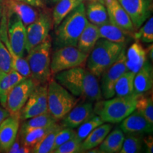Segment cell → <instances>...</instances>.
<instances>
[{"label": "cell", "mask_w": 153, "mask_h": 153, "mask_svg": "<svg viewBox=\"0 0 153 153\" xmlns=\"http://www.w3.org/2000/svg\"><path fill=\"white\" fill-rule=\"evenodd\" d=\"M143 143L145 144L146 152L152 153L153 152V137L150 134L148 136L143 137Z\"/></svg>", "instance_id": "cell-39"}, {"label": "cell", "mask_w": 153, "mask_h": 153, "mask_svg": "<svg viewBox=\"0 0 153 153\" xmlns=\"http://www.w3.org/2000/svg\"><path fill=\"white\" fill-rule=\"evenodd\" d=\"M7 74H8L9 81V84H10L11 89L15 87L16 85H18L19 83H20L21 82H22L24 79H26L25 76H23L22 74L19 73L18 71H16L14 68L11 69Z\"/></svg>", "instance_id": "cell-38"}, {"label": "cell", "mask_w": 153, "mask_h": 153, "mask_svg": "<svg viewBox=\"0 0 153 153\" xmlns=\"http://www.w3.org/2000/svg\"><path fill=\"white\" fill-rule=\"evenodd\" d=\"M127 70L125 48L120 53L117 60L100 76V88L103 98L108 99L114 97L115 85L120 76Z\"/></svg>", "instance_id": "cell-10"}, {"label": "cell", "mask_w": 153, "mask_h": 153, "mask_svg": "<svg viewBox=\"0 0 153 153\" xmlns=\"http://www.w3.org/2000/svg\"><path fill=\"white\" fill-rule=\"evenodd\" d=\"M147 51L139 41L135 40L126 53V66L128 71L136 73L147 61Z\"/></svg>", "instance_id": "cell-19"}, {"label": "cell", "mask_w": 153, "mask_h": 153, "mask_svg": "<svg viewBox=\"0 0 153 153\" xmlns=\"http://www.w3.org/2000/svg\"><path fill=\"white\" fill-rule=\"evenodd\" d=\"M134 94H142L152 90L153 70L151 63L147 60L134 76Z\"/></svg>", "instance_id": "cell-18"}, {"label": "cell", "mask_w": 153, "mask_h": 153, "mask_svg": "<svg viewBox=\"0 0 153 153\" xmlns=\"http://www.w3.org/2000/svg\"><path fill=\"white\" fill-rule=\"evenodd\" d=\"M137 94L135 110L142 114L149 123L153 125V101L152 91Z\"/></svg>", "instance_id": "cell-28"}, {"label": "cell", "mask_w": 153, "mask_h": 153, "mask_svg": "<svg viewBox=\"0 0 153 153\" xmlns=\"http://www.w3.org/2000/svg\"><path fill=\"white\" fill-rule=\"evenodd\" d=\"M105 6L109 22L128 33L133 34L136 31L131 19L118 0H106Z\"/></svg>", "instance_id": "cell-14"}, {"label": "cell", "mask_w": 153, "mask_h": 153, "mask_svg": "<svg viewBox=\"0 0 153 153\" xmlns=\"http://www.w3.org/2000/svg\"><path fill=\"white\" fill-rule=\"evenodd\" d=\"M57 122V120L48 111L45 114L38 115V116L23 120V123L21 126L20 130L46 128L54 125Z\"/></svg>", "instance_id": "cell-29"}, {"label": "cell", "mask_w": 153, "mask_h": 153, "mask_svg": "<svg viewBox=\"0 0 153 153\" xmlns=\"http://www.w3.org/2000/svg\"><path fill=\"white\" fill-rule=\"evenodd\" d=\"M2 3H3V0H0V5L2 4Z\"/></svg>", "instance_id": "cell-47"}, {"label": "cell", "mask_w": 153, "mask_h": 153, "mask_svg": "<svg viewBox=\"0 0 153 153\" xmlns=\"http://www.w3.org/2000/svg\"><path fill=\"white\" fill-rule=\"evenodd\" d=\"M12 68L10 54L4 44L0 40V72L8 73Z\"/></svg>", "instance_id": "cell-37"}, {"label": "cell", "mask_w": 153, "mask_h": 153, "mask_svg": "<svg viewBox=\"0 0 153 153\" xmlns=\"http://www.w3.org/2000/svg\"><path fill=\"white\" fill-rule=\"evenodd\" d=\"M60 0H43V3L45 4H48V5H53V4H55L57 1H59Z\"/></svg>", "instance_id": "cell-42"}, {"label": "cell", "mask_w": 153, "mask_h": 153, "mask_svg": "<svg viewBox=\"0 0 153 153\" xmlns=\"http://www.w3.org/2000/svg\"><path fill=\"white\" fill-rule=\"evenodd\" d=\"M88 55L74 46L55 48L53 53H51V75L53 76L57 72L63 70L84 65Z\"/></svg>", "instance_id": "cell-7"}, {"label": "cell", "mask_w": 153, "mask_h": 153, "mask_svg": "<svg viewBox=\"0 0 153 153\" xmlns=\"http://www.w3.org/2000/svg\"><path fill=\"white\" fill-rule=\"evenodd\" d=\"M135 74L133 72L127 70L120 76L114 87L115 95L117 97H127L133 94Z\"/></svg>", "instance_id": "cell-27"}, {"label": "cell", "mask_w": 153, "mask_h": 153, "mask_svg": "<svg viewBox=\"0 0 153 153\" xmlns=\"http://www.w3.org/2000/svg\"><path fill=\"white\" fill-rule=\"evenodd\" d=\"M94 114L92 101H85L76 104L61 119L60 126L62 128H76Z\"/></svg>", "instance_id": "cell-13"}, {"label": "cell", "mask_w": 153, "mask_h": 153, "mask_svg": "<svg viewBox=\"0 0 153 153\" xmlns=\"http://www.w3.org/2000/svg\"><path fill=\"white\" fill-rule=\"evenodd\" d=\"M143 135L140 133H127L124 138L120 153L140 152L143 145Z\"/></svg>", "instance_id": "cell-30"}, {"label": "cell", "mask_w": 153, "mask_h": 153, "mask_svg": "<svg viewBox=\"0 0 153 153\" xmlns=\"http://www.w3.org/2000/svg\"><path fill=\"white\" fill-rule=\"evenodd\" d=\"M133 38L144 43H152L153 42V18L149 17L146 22L134 33Z\"/></svg>", "instance_id": "cell-33"}, {"label": "cell", "mask_w": 153, "mask_h": 153, "mask_svg": "<svg viewBox=\"0 0 153 153\" xmlns=\"http://www.w3.org/2000/svg\"><path fill=\"white\" fill-rule=\"evenodd\" d=\"M119 128L124 133H152L153 126L142 114L135 110L122 120Z\"/></svg>", "instance_id": "cell-17"}, {"label": "cell", "mask_w": 153, "mask_h": 153, "mask_svg": "<svg viewBox=\"0 0 153 153\" xmlns=\"http://www.w3.org/2000/svg\"><path fill=\"white\" fill-rule=\"evenodd\" d=\"M2 4L6 10L16 14L26 27L35 22L39 16L40 11L37 7L16 0H3Z\"/></svg>", "instance_id": "cell-15"}, {"label": "cell", "mask_w": 153, "mask_h": 153, "mask_svg": "<svg viewBox=\"0 0 153 153\" xmlns=\"http://www.w3.org/2000/svg\"><path fill=\"white\" fill-rule=\"evenodd\" d=\"M53 78L76 98L92 102L103 99L99 77L84 67L57 72Z\"/></svg>", "instance_id": "cell-1"}, {"label": "cell", "mask_w": 153, "mask_h": 153, "mask_svg": "<svg viewBox=\"0 0 153 153\" xmlns=\"http://www.w3.org/2000/svg\"><path fill=\"white\" fill-rule=\"evenodd\" d=\"M2 9H3V4L0 5V22H1V14H2Z\"/></svg>", "instance_id": "cell-44"}, {"label": "cell", "mask_w": 153, "mask_h": 153, "mask_svg": "<svg viewBox=\"0 0 153 153\" xmlns=\"http://www.w3.org/2000/svg\"><path fill=\"white\" fill-rule=\"evenodd\" d=\"M99 1H100L101 3H102V4H104L105 5V1H106V0H98Z\"/></svg>", "instance_id": "cell-45"}, {"label": "cell", "mask_w": 153, "mask_h": 153, "mask_svg": "<svg viewBox=\"0 0 153 153\" xmlns=\"http://www.w3.org/2000/svg\"><path fill=\"white\" fill-rule=\"evenodd\" d=\"M82 0H60L55 4L52 14L53 26L55 28L68 15L82 2Z\"/></svg>", "instance_id": "cell-26"}, {"label": "cell", "mask_w": 153, "mask_h": 153, "mask_svg": "<svg viewBox=\"0 0 153 153\" xmlns=\"http://www.w3.org/2000/svg\"><path fill=\"white\" fill-rule=\"evenodd\" d=\"M99 38L100 36L98 26L88 22L78 39L76 47L82 52L89 55Z\"/></svg>", "instance_id": "cell-21"}, {"label": "cell", "mask_w": 153, "mask_h": 153, "mask_svg": "<svg viewBox=\"0 0 153 153\" xmlns=\"http://www.w3.org/2000/svg\"><path fill=\"white\" fill-rule=\"evenodd\" d=\"M147 51V55H149V57H150L151 60H152V45L151 44L150 47H148V48L146 50Z\"/></svg>", "instance_id": "cell-43"}, {"label": "cell", "mask_w": 153, "mask_h": 153, "mask_svg": "<svg viewBox=\"0 0 153 153\" xmlns=\"http://www.w3.org/2000/svg\"><path fill=\"white\" fill-rule=\"evenodd\" d=\"M10 116L8 111L5 108L0 106V124L1 123V122L5 119L6 118H7L8 116Z\"/></svg>", "instance_id": "cell-41"}, {"label": "cell", "mask_w": 153, "mask_h": 153, "mask_svg": "<svg viewBox=\"0 0 153 153\" xmlns=\"http://www.w3.org/2000/svg\"><path fill=\"white\" fill-rule=\"evenodd\" d=\"M85 13L88 22L97 26L109 22L106 6L99 1H88Z\"/></svg>", "instance_id": "cell-22"}, {"label": "cell", "mask_w": 153, "mask_h": 153, "mask_svg": "<svg viewBox=\"0 0 153 153\" xmlns=\"http://www.w3.org/2000/svg\"><path fill=\"white\" fill-rule=\"evenodd\" d=\"M76 136V131L74 128H62L58 133H57L56 137H55V143L53 145V151L58 148L60 145L65 143L67 141L70 140Z\"/></svg>", "instance_id": "cell-36"}, {"label": "cell", "mask_w": 153, "mask_h": 153, "mask_svg": "<svg viewBox=\"0 0 153 153\" xmlns=\"http://www.w3.org/2000/svg\"><path fill=\"white\" fill-rule=\"evenodd\" d=\"M137 94L117 97L106 100L96 101L94 112L103 122L111 124L118 123L135 110Z\"/></svg>", "instance_id": "cell-4"}, {"label": "cell", "mask_w": 153, "mask_h": 153, "mask_svg": "<svg viewBox=\"0 0 153 153\" xmlns=\"http://www.w3.org/2000/svg\"><path fill=\"white\" fill-rule=\"evenodd\" d=\"M111 123H102L94 130L86 138L82 141V148L83 152H86L96 147H98L102 143L105 137L111 131Z\"/></svg>", "instance_id": "cell-24"}, {"label": "cell", "mask_w": 153, "mask_h": 153, "mask_svg": "<svg viewBox=\"0 0 153 153\" xmlns=\"http://www.w3.org/2000/svg\"><path fill=\"white\" fill-rule=\"evenodd\" d=\"M126 46V44L99 38L88 55L87 68L97 77H100L101 74L117 60Z\"/></svg>", "instance_id": "cell-3"}, {"label": "cell", "mask_w": 153, "mask_h": 153, "mask_svg": "<svg viewBox=\"0 0 153 153\" xmlns=\"http://www.w3.org/2000/svg\"><path fill=\"white\" fill-rule=\"evenodd\" d=\"M102 123H104V122L101 118L98 115L94 114L78 127L77 131H76V137L82 142L89 135V133Z\"/></svg>", "instance_id": "cell-32"}, {"label": "cell", "mask_w": 153, "mask_h": 153, "mask_svg": "<svg viewBox=\"0 0 153 153\" xmlns=\"http://www.w3.org/2000/svg\"><path fill=\"white\" fill-rule=\"evenodd\" d=\"M60 124L48 133L39 142L36 143L31 149V152L33 153H50L52 152L53 145H54L55 137L58 131L62 128Z\"/></svg>", "instance_id": "cell-31"}, {"label": "cell", "mask_w": 153, "mask_h": 153, "mask_svg": "<svg viewBox=\"0 0 153 153\" xmlns=\"http://www.w3.org/2000/svg\"><path fill=\"white\" fill-rule=\"evenodd\" d=\"M82 142L76 136L73 138L63 143L58 148L55 149L53 152L54 153H76L82 152Z\"/></svg>", "instance_id": "cell-34"}, {"label": "cell", "mask_w": 153, "mask_h": 153, "mask_svg": "<svg viewBox=\"0 0 153 153\" xmlns=\"http://www.w3.org/2000/svg\"><path fill=\"white\" fill-rule=\"evenodd\" d=\"M52 45V38L49 35L45 41L27 53L26 60L29 67L30 77L36 85L48 83L52 77L51 72Z\"/></svg>", "instance_id": "cell-5"}, {"label": "cell", "mask_w": 153, "mask_h": 153, "mask_svg": "<svg viewBox=\"0 0 153 153\" xmlns=\"http://www.w3.org/2000/svg\"><path fill=\"white\" fill-rule=\"evenodd\" d=\"M58 125L59 123H56L54 125L46 128L20 130V133L19 134V138L23 145L33 148L36 143L39 142L48 133L55 129Z\"/></svg>", "instance_id": "cell-25"}, {"label": "cell", "mask_w": 153, "mask_h": 153, "mask_svg": "<svg viewBox=\"0 0 153 153\" xmlns=\"http://www.w3.org/2000/svg\"><path fill=\"white\" fill-rule=\"evenodd\" d=\"M88 22L83 1L61 22L55 30V48L76 46L78 39Z\"/></svg>", "instance_id": "cell-2"}, {"label": "cell", "mask_w": 153, "mask_h": 153, "mask_svg": "<svg viewBox=\"0 0 153 153\" xmlns=\"http://www.w3.org/2000/svg\"><path fill=\"white\" fill-rule=\"evenodd\" d=\"M98 28L100 38H104L114 43L126 44L130 38H133L134 37L133 34L128 33L110 22L101 25Z\"/></svg>", "instance_id": "cell-20"}, {"label": "cell", "mask_w": 153, "mask_h": 153, "mask_svg": "<svg viewBox=\"0 0 153 153\" xmlns=\"http://www.w3.org/2000/svg\"><path fill=\"white\" fill-rule=\"evenodd\" d=\"M48 112V83L36 85L20 112V120H25Z\"/></svg>", "instance_id": "cell-11"}, {"label": "cell", "mask_w": 153, "mask_h": 153, "mask_svg": "<svg viewBox=\"0 0 153 153\" xmlns=\"http://www.w3.org/2000/svg\"><path fill=\"white\" fill-rule=\"evenodd\" d=\"M125 134L120 128H116L110 131L99 146V150L103 153L120 152L123 145Z\"/></svg>", "instance_id": "cell-23"}, {"label": "cell", "mask_w": 153, "mask_h": 153, "mask_svg": "<svg viewBox=\"0 0 153 153\" xmlns=\"http://www.w3.org/2000/svg\"><path fill=\"white\" fill-rule=\"evenodd\" d=\"M36 85V83L31 78L27 77L11 88L6 104V109L8 111L11 116L19 118L21 111Z\"/></svg>", "instance_id": "cell-9"}, {"label": "cell", "mask_w": 153, "mask_h": 153, "mask_svg": "<svg viewBox=\"0 0 153 153\" xmlns=\"http://www.w3.org/2000/svg\"><path fill=\"white\" fill-rule=\"evenodd\" d=\"M52 27V16L45 7L40 11L39 16L35 22L26 27V52L28 53L33 48L45 41L49 36V33Z\"/></svg>", "instance_id": "cell-8"}, {"label": "cell", "mask_w": 153, "mask_h": 153, "mask_svg": "<svg viewBox=\"0 0 153 153\" xmlns=\"http://www.w3.org/2000/svg\"><path fill=\"white\" fill-rule=\"evenodd\" d=\"M20 119L9 116L0 124V152H8L18 135Z\"/></svg>", "instance_id": "cell-16"}, {"label": "cell", "mask_w": 153, "mask_h": 153, "mask_svg": "<svg viewBox=\"0 0 153 153\" xmlns=\"http://www.w3.org/2000/svg\"><path fill=\"white\" fill-rule=\"evenodd\" d=\"M126 11L136 30L140 27L152 12V0H118Z\"/></svg>", "instance_id": "cell-12"}, {"label": "cell", "mask_w": 153, "mask_h": 153, "mask_svg": "<svg viewBox=\"0 0 153 153\" xmlns=\"http://www.w3.org/2000/svg\"><path fill=\"white\" fill-rule=\"evenodd\" d=\"M16 1H22V2L37 7V8H45V5L43 3V0H16Z\"/></svg>", "instance_id": "cell-40"}, {"label": "cell", "mask_w": 153, "mask_h": 153, "mask_svg": "<svg viewBox=\"0 0 153 153\" xmlns=\"http://www.w3.org/2000/svg\"><path fill=\"white\" fill-rule=\"evenodd\" d=\"M82 1H98V0H82Z\"/></svg>", "instance_id": "cell-46"}, {"label": "cell", "mask_w": 153, "mask_h": 153, "mask_svg": "<svg viewBox=\"0 0 153 153\" xmlns=\"http://www.w3.org/2000/svg\"><path fill=\"white\" fill-rule=\"evenodd\" d=\"M10 90L8 74L7 72H0V104L5 108L7 97Z\"/></svg>", "instance_id": "cell-35"}, {"label": "cell", "mask_w": 153, "mask_h": 153, "mask_svg": "<svg viewBox=\"0 0 153 153\" xmlns=\"http://www.w3.org/2000/svg\"><path fill=\"white\" fill-rule=\"evenodd\" d=\"M79 99L53 78L48 82V111L60 121L77 104Z\"/></svg>", "instance_id": "cell-6"}]
</instances>
